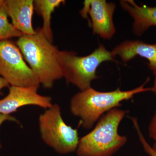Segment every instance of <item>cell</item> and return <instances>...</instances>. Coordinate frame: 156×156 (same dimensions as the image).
I'll list each match as a JSON object with an SVG mask.
<instances>
[{"instance_id":"5","label":"cell","mask_w":156,"mask_h":156,"mask_svg":"<svg viewBox=\"0 0 156 156\" xmlns=\"http://www.w3.org/2000/svg\"><path fill=\"white\" fill-rule=\"evenodd\" d=\"M39 126L44 142L56 152L65 154L76 151L80 139L78 130L65 123L58 104L52 105L40 115Z\"/></svg>"},{"instance_id":"10","label":"cell","mask_w":156,"mask_h":156,"mask_svg":"<svg viewBox=\"0 0 156 156\" xmlns=\"http://www.w3.org/2000/svg\"><path fill=\"white\" fill-rule=\"evenodd\" d=\"M113 56H119L128 62L136 56L147 59L148 66L153 74L156 73V44H150L140 41H125L112 51Z\"/></svg>"},{"instance_id":"17","label":"cell","mask_w":156,"mask_h":156,"mask_svg":"<svg viewBox=\"0 0 156 156\" xmlns=\"http://www.w3.org/2000/svg\"><path fill=\"white\" fill-rule=\"evenodd\" d=\"M9 85L7 81L0 76V92L4 88L9 87Z\"/></svg>"},{"instance_id":"6","label":"cell","mask_w":156,"mask_h":156,"mask_svg":"<svg viewBox=\"0 0 156 156\" xmlns=\"http://www.w3.org/2000/svg\"><path fill=\"white\" fill-rule=\"evenodd\" d=\"M0 76L11 86L38 89L41 85L19 48L10 39L0 42Z\"/></svg>"},{"instance_id":"16","label":"cell","mask_w":156,"mask_h":156,"mask_svg":"<svg viewBox=\"0 0 156 156\" xmlns=\"http://www.w3.org/2000/svg\"><path fill=\"white\" fill-rule=\"evenodd\" d=\"M6 121H12L18 123V121L15 118L11 115H5L0 114V126L4 122ZM2 144L0 142V148L2 147Z\"/></svg>"},{"instance_id":"15","label":"cell","mask_w":156,"mask_h":156,"mask_svg":"<svg viewBox=\"0 0 156 156\" xmlns=\"http://www.w3.org/2000/svg\"><path fill=\"white\" fill-rule=\"evenodd\" d=\"M149 133L151 138L156 141V112L150 123Z\"/></svg>"},{"instance_id":"9","label":"cell","mask_w":156,"mask_h":156,"mask_svg":"<svg viewBox=\"0 0 156 156\" xmlns=\"http://www.w3.org/2000/svg\"><path fill=\"white\" fill-rule=\"evenodd\" d=\"M9 16L14 27L23 35L36 33L33 28L32 17L34 7L33 0H6L4 3Z\"/></svg>"},{"instance_id":"3","label":"cell","mask_w":156,"mask_h":156,"mask_svg":"<svg viewBox=\"0 0 156 156\" xmlns=\"http://www.w3.org/2000/svg\"><path fill=\"white\" fill-rule=\"evenodd\" d=\"M127 111L118 108L101 117L95 128L80 138L76 152L78 156H112L125 145L126 136L119 133V126Z\"/></svg>"},{"instance_id":"4","label":"cell","mask_w":156,"mask_h":156,"mask_svg":"<svg viewBox=\"0 0 156 156\" xmlns=\"http://www.w3.org/2000/svg\"><path fill=\"white\" fill-rule=\"evenodd\" d=\"M112 52L102 44L86 56H78L73 51H58L63 77L80 91L90 88L92 81L98 78L97 69L102 62L115 61Z\"/></svg>"},{"instance_id":"7","label":"cell","mask_w":156,"mask_h":156,"mask_svg":"<svg viewBox=\"0 0 156 156\" xmlns=\"http://www.w3.org/2000/svg\"><path fill=\"white\" fill-rule=\"evenodd\" d=\"M116 5L105 0H85L80 14L88 19L93 33L109 40L115 33L113 17Z\"/></svg>"},{"instance_id":"11","label":"cell","mask_w":156,"mask_h":156,"mask_svg":"<svg viewBox=\"0 0 156 156\" xmlns=\"http://www.w3.org/2000/svg\"><path fill=\"white\" fill-rule=\"evenodd\" d=\"M120 5L133 17V31L140 36L151 27H156V6L139 5L132 0H124Z\"/></svg>"},{"instance_id":"18","label":"cell","mask_w":156,"mask_h":156,"mask_svg":"<svg viewBox=\"0 0 156 156\" xmlns=\"http://www.w3.org/2000/svg\"><path fill=\"white\" fill-rule=\"evenodd\" d=\"M154 86L152 87V91H153L156 95V73L154 74Z\"/></svg>"},{"instance_id":"1","label":"cell","mask_w":156,"mask_h":156,"mask_svg":"<svg viewBox=\"0 0 156 156\" xmlns=\"http://www.w3.org/2000/svg\"><path fill=\"white\" fill-rule=\"evenodd\" d=\"M149 79L140 87L123 91L118 88L110 92H100L92 87L81 91L72 98L70 109L72 114L80 119V125L90 129L101 117L107 112L122 105V102L129 100L141 92L152 91L146 88Z\"/></svg>"},{"instance_id":"2","label":"cell","mask_w":156,"mask_h":156,"mask_svg":"<svg viewBox=\"0 0 156 156\" xmlns=\"http://www.w3.org/2000/svg\"><path fill=\"white\" fill-rule=\"evenodd\" d=\"M16 44L44 88L51 89L55 81L63 78L58 61L59 50L40 30L34 34L18 38Z\"/></svg>"},{"instance_id":"14","label":"cell","mask_w":156,"mask_h":156,"mask_svg":"<svg viewBox=\"0 0 156 156\" xmlns=\"http://www.w3.org/2000/svg\"><path fill=\"white\" fill-rule=\"evenodd\" d=\"M131 120L134 124V128L136 129L140 141L141 143L144 150L150 156H156V150L149 144L148 143L145 139L140 128L137 120L135 118H131Z\"/></svg>"},{"instance_id":"13","label":"cell","mask_w":156,"mask_h":156,"mask_svg":"<svg viewBox=\"0 0 156 156\" xmlns=\"http://www.w3.org/2000/svg\"><path fill=\"white\" fill-rule=\"evenodd\" d=\"M5 3V2H4ZM9 15L4 4L0 7V42L23 35L9 22Z\"/></svg>"},{"instance_id":"19","label":"cell","mask_w":156,"mask_h":156,"mask_svg":"<svg viewBox=\"0 0 156 156\" xmlns=\"http://www.w3.org/2000/svg\"><path fill=\"white\" fill-rule=\"evenodd\" d=\"M4 2H5L4 0H0V7L4 4Z\"/></svg>"},{"instance_id":"20","label":"cell","mask_w":156,"mask_h":156,"mask_svg":"<svg viewBox=\"0 0 156 156\" xmlns=\"http://www.w3.org/2000/svg\"><path fill=\"white\" fill-rule=\"evenodd\" d=\"M152 147L156 150V141H155V142L154 143V145Z\"/></svg>"},{"instance_id":"8","label":"cell","mask_w":156,"mask_h":156,"mask_svg":"<svg viewBox=\"0 0 156 156\" xmlns=\"http://www.w3.org/2000/svg\"><path fill=\"white\" fill-rule=\"evenodd\" d=\"M38 89L31 87L11 86L9 93L0 100V114L10 115L22 107L36 105L48 109L52 105V98L38 94Z\"/></svg>"},{"instance_id":"12","label":"cell","mask_w":156,"mask_h":156,"mask_svg":"<svg viewBox=\"0 0 156 156\" xmlns=\"http://www.w3.org/2000/svg\"><path fill=\"white\" fill-rule=\"evenodd\" d=\"M63 0H35L34 1V10L41 16L43 20V26L40 29L47 39L53 43V35L51 28L52 14L56 8L64 4Z\"/></svg>"}]
</instances>
